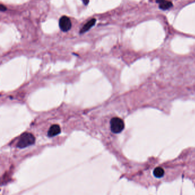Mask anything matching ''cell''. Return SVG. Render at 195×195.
Masks as SVG:
<instances>
[{
	"label": "cell",
	"instance_id": "6da1fadb",
	"mask_svg": "<svg viewBox=\"0 0 195 195\" xmlns=\"http://www.w3.org/2000/svg\"><path fill=\"white\" fill-rule=\"evenodd\" d=\"M35 137L31 133H24L22 134L17 144V147L19 148H24L33 145L35 143Z\"/></svg>",
	"mask_w": 195,
	"mask_h": 195
},
{
	"label": "cell",
	"instance_id": "7a4b0ae2",
	"mask_svg": "<svg viewBox=\"0 0 195 195\" xmlns=\"http://www.w3.org/2000/svg\"><path fill=\"white\" fill-rule=\"evenodd\" d=\"M111 130L115 134H119L124 128V123L121 119L119 118H113L111 119Z\"/></svg>",
	"mask_w": 195,
	"mask_h": 195
},
{
	"label": "cell",
	"instance_id": "3957f363",
	"mask_svg": "<svg viewBox=\"0 0 195 195\" xmlns=\"http://www.w3.org/2000/svg\"><path fill=\"white\" fill-rule=\"evenodd\" d=\"M72 22L68 17L64 15L62 16L59 20V27L61 30L66 32L72 28Z\"/></svg>",
	"mask_w": 195,
	"mask_h": 195
},
{
	"label": "cell",
	"instance_id": "277c9868",
	"mask_svg": "<svg viewBox=\"0 0 195 195\" xmlns=\"http://www.w3.org/2000/svg\"><path fill=\"white\" fill-rule=\"evenodd\" d=\"M61 133V128L58 124H53L50 127L48 132V136L49 137H53Z\"/></svg>",
	"mask_w": 195,
	"mask_h": 195
},
{
	"label": "cell",
	"instance_id": "5b68a950",
	"mask_svg": "<svg viewBox=\"0 0 195 195\" xmlns=\"http://www.w3.org/2000/svg\"><path fill=\"white\" fill-rule=\"evenodd\" d=\"M96 19L95 18H93V19L89 20L88 22L85 24L84 26L81 28L80 31V34H83L85 32L89 30L93 26L95 23H96Z\"/></svg>",
	"mask_w": 195,
	"mask_h": 195
},
{
	"label": "cell",
	"instance_id": "8992f818",
	"mask_svg": "<svg viewBox=\"0 0 195 195\" xmlns=\"http://www.w3.org/2000/svg\"><path fill=\"white\" fill-rule=\"evenodd\" d=\"M173 6V4L171 1H165L164 2L159 4V8L163 10H166L172 8Z\"/></svg>",
	"mask_w": 195,
	"mask_h": 195
},
{
	"label": "cell",
	"instance_id": "52a82bcc",
	"mask_svg": "<svg viewBox=\"0 0 195 195\" xmlns=\"http://www.w3.org/2000/svg\"><path fill=\"white\" fill-rule=\"evenodd\" d=\"M153 175L156 177L157 178H161L163 177L164 175V169H162L161 167H156L153 171Z\"/></svg>",
	"mask_w": 195,
	"mask_h": 195
},
{
	"label": "cell",
	"instance_id": "ba28073f",
	"mask_svg": "<svg viewBox=\"0 0 195 195\" xmlns=\"http://www.w3.org/2000/svg\"><path fill=\"white\" fill-rule=\"evenodd\" d=\"M6 10H7V8L5 5H4L3 4H1L0 5V10L1 12H5Z\"/></svg>",
	"mask_w": 195,
	"mask_h": 195
},
{
	"label": "cell",
	"instance_id": "9c48e42d",
	"mask_svg": "<svg viewBox=\"0 0 195 195\" xmlns=\"http://www.w3.org/2000/svg\"><path fill=\"white\" fill-rule=\"evenodd\" d=\"M83 3L85 5H88L89 2V0H82Z\"/></svg>",
	"mask_w": 195,
	"mask_h": 195
},
{
	"label": "cell",
	"instance_id": "30bf717a",
	"mask_svg": "<svg viewBox=\"0 0 195 195\" xmlns=\"http://www.w3.org/2000/svg\"><path fill=\"white\" fill-rule=\"evenodd\" d=\"M165 1V0H156V2L158 3V4H160V3L164 2Z\"/></svg>",
	"mask_w": 195,
	"mask_h": 195
}]
</instances>
